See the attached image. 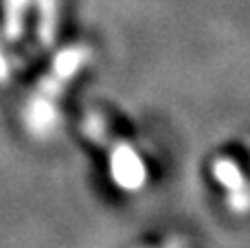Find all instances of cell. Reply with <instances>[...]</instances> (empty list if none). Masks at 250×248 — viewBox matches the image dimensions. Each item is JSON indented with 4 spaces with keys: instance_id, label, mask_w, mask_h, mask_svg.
I'll return each instance as SVG.
<instances>
[{
    "instance_id": "obj_3",
    "label": "cell",
    "mask_w": 250,
    "mask_h": 248,
    "mask_svg": "<svg viewBox=\"0 0 250 248\" xmlns=\"http://www.w3.org/2000/svg\"><path fill=\"white\" fill-rule=\"evenodd\" d=\"M90 60H92V51L86 44H70V46H64L62 51L55 53L48 70H51L55 77H60L62 82L70 83L86 68Z\"/></svg>"
},
{
    "instance_id": "obj_10",
    "label": "cell",
    "mask_w": 250,
    "mask_h": 248,
    "mask_svg": "<svg viewBox=\"0 0 250 248\" xmlns=\"http://www.w3.org/2000/svg\"><path fill=\"white\" fill-rule=\"evenodd\" d=\"M163 248H178L176 244H169V246H163Z\"/></svg>"
},
{
    "instance_id": "obj_9",
    "label": "cell",
    "mask_w": 250,
    "mask_h": 248,
    "mask_svg": "<svg viewBox=\"0 0 250 248\" xmlns=\"http://www.w3.org/2000/svg\"><path fill=\"white\" fill-rule=\"evenodd\" d=\"M9 79H11V64H9V57L0 42V83H7Z\"/></svg>"
},
{
    "instance_id": "obj_6",
    "label": "cell",
    "mask_w": 250,
    "mask_h": 248,
    "mask_svg": "<svg viewBox=\"0 0 250 248\" xmlns=\"http://www.w3.org/2000/svg\"><path fill=\"white\" fill-rule=\"evenodd\" d=\"M211 176L222 189H226V191H233V189L242 187V185L246 183V176H244L239 163H235L233 158H226V156L213 161Z\"/></svg>"
},
{
    "instance_id": "obj_1",
    "label": "cell",
    "mask_w": 250,
    "mask_h": 248,
    "mask_svg": "<svg viewBox=\"0 0 250 248\" xmlns=\"http://www.w3.org/2000/svg\"><path fill=\"white\" fill-rule=\"evenodd\" d=\"M108 174L114 187L125 193L141 191L149 178L147 165L138 149L123 141H117L108 147Z\"/></svg>"
},
{
    "instance_id": "obj_2",
    "label": "cell",
    "mask_w": 250,
    "mask_h": 248,
    "mask_svg": "<svg viewBox=\"0 0 250 248\" xmlns=\"http://www.w3.org/2000/svg\"><path fill=\"white\" fill-rule=\"evenodd\" d=\"M62 121L64 117L60 110V99L33 88V92L22 105V125L26 134L38 141H48L60 132Z\"/></svg>"
},
{
    "instance_id": "obj_7",
    "label": "cell",
    "mask_w": 250,
    "mask_h": 248,
    "mask_svg": "<svg viewBox=\"0 0 250 248\" xmlns=\"http://www.w3.org/2000/svg\"><path fill=\"white\" fill-rule=\"evenodd\" d=\"M82 132L90 143L108 145V123H105L104 114H99V112L86 114V119H83V123H82Z\"/></svg>"
},
{
    "instance_id": "obj_4",
    "label": "cell",
    "mask_w": 250,
    "mask_h": 248,
    "mask_svg": "<svg viewBox=\"0 0 250 248\" xmlns=\"http://www.w3.org/2000/svg\"><path fill=\"white\" fill-rule=\"evenodd\" d=\"M31 0H2V35L9 42H18L26 26V11Z\"/></svg>"
},
{
    "instance_id": "obj_5",
    "label": "cell",
    "mask_w": 250,
    "mask_h": 248,
    "mask_svg": "<svg viewBox=\"0 0 250 248\" xmlns=\"http://www.w3.org/2000/svg\"><path fill=\"white\" fill-rule=\"evenodd\" d=\"M35 7H38V40L44 48H48L57 40L60 2L57 0H35Z\"/></svg>"
},
{
    "instance_id": "obj_8",
    "label": "cell",
    "mask_w": 250,
    "mask_h": 248,
    "mask_svg": "<svg viewBox=\"0 0 250 248\" xmlns=\"http://www.w3.org/2000/svg\"><path fill=\"white\" fill-rule=\"evenodd\" d=\"M226 207L233 211L235 215H246L250 213V183L242 185V187L226 191Z\"/></svg>"
}]
</instances>
